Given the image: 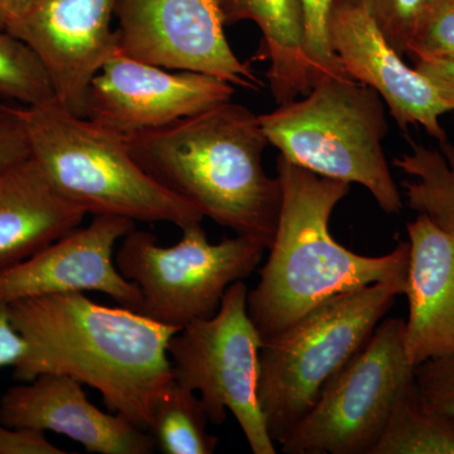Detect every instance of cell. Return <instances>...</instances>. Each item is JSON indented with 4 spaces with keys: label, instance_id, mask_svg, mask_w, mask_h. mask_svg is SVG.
I'll return each mask as SVG.
<instances>
[{
    "label": "cell",
    "instance_id": "6da1fadb",
    "mask_svg": "<svg viewBox=\"0 0 454 454\" xmlns=\"http://www.w3.org/2000/svg\"><path fill=\"white\" fill-rule=\"evenodd\" d=\"M27 354L13 367L20 382L62 373L98 391L114 413L149 432L155 403L173 381L168 343L179 330L127 307L103 306L83 293L8 304ZM151 433V432H149Z\"/></svg>",
    "mask_w": 454,
    "mask_h": 454
},
{
    "label": "cell",
    "instance_id": "7a4b0ae2",
    "mask_svg": "<svg viewBox=\"0 0 454 454\" xmlns=\"http://www.w3.org/2000/svg\"><path fill=\"white\" fill-rule=\"evenodd\" d=\"M124 138L134 160L166 190L269 250L282 186L264 168L269 140L252 110L230 100Z\"/></svg>",
    "mask_w": 454,
    "mask_h": 454
},
{
    "label": "cell",
    "instance_id": "3957f363",
    "mask_svg": "<svg viewBox=\"0 0 454 454\" xmlns=\"http://www.w3.org/2000/svg\"><path fill=\"white\" fill-rule=\"evenodd\" d=\"M282 207L260 280L247 293V313L262 340L271 339L325 301L389 284L404 294L411 245L382 256H364L334 240L330 220L351 184L321 177L279 155Z\"/></svg>",
    "mask_w": 454,
    "mask_h": 454
},
{
    "label": "cell",
    "instance_id": "277c9868",
    "mask_svg": "<svg viewBox=\"0 0 454 454\" xmlns=\"http://www.w3.org/2000/svg\"><path fill=\"white\" fill-rule=\"evenodd\" d=\"M22 114L32 157L56 190L86 214L181 230L205 219L139 166L121 134L71 113L56 98L22 106Z\"/></svg>",
    "mask_w": 454,
    "mask_h": 454
},
{
    "label": "cell",
    "instance_id": "5b68a950",
    "mask_svg": "<svg viewBox=\"0 0 454 454\" xmlns=\"http://www.w3.org/2000/svg\"><path fill=\"white\" fill-rule=\"evenodd\" d=\"M385 106L369 86L330 74L303 98L259 119L284 160L321 177L360 184L382 211L395 215L404 203L382 145L389 130Z\"/></svg>",
    "mask_w": 454,
    "mask_h": 454
},
{
    "label": "cell",
    "instance_id": "8992f818",
    "mask_svg": "<svg viewBox=\"0 0 454 454\" xmlns=\"http://www.w3.org/2000/svg\"><path fill=\"white\" fill-rule=\"evenodd\" d=\"M402 294L381 283L343 293L262 340L258 400L274 443L309 413L325 382L364 348Z\"/></svg>",
    "mask_w": 454,
    "mask_h": 454
},
{
    "label": "cell",
    "instance_id": "52a82bcc",
    "mask_svg": "<svg viewBox=\"0 0 454 454\" xmlns=\"http://www.w3.org/2000/svg\"><path fill=\"white\" fill-rule=\"evenodd\" d=\"M265 250L239 235L211 244L199 223L182 229L181 240L170 247L158 244L151 232L131 230L114 259L139 288L137 312L182 330L214 316L227 288L252 276Z\"/></svg>",
    "mask_w": 454,
    "mask_h": 454
},
{
    "label": "cell",
    "instance_id": "ba28073f",
    "mask_svg": "<svg viewBox=\"0 0 454 454\" xmlns=\"http://www.w3.org/2000/svg\"><path fill=\"white\" fill-rule=\"evenodd\" d=\"M404 327L402 318L378 325L283 439V453L372 454L397 402L415 381Z\"/></svg>",
    "mask_w": 454,
    "mask_h": 454
},
{
    "label": "cell",
    "instance_id": "9c48e42d",
    "mask_svg": "<svg viewBox=\"0 0 454 454\" xmlns=\"http://www.w3.org/2000/svg\"><path fill=\"white\" fill-rule=\"evenodd\" d=\"M247 288L239 280L227 288L217 312L173 334L168 343L173 379L199 391L210 422L223 424L231 411L250 450L276 454L258 400L262 340L247 313Z\"/></svg>",
    "mask_w": 454,
    "mask_h": 454
},
{
    "label": "cell",
    "instance_id": "30bf717a",
    "mask_svg": "<svg viewBox=\"0 0 454 454\" xmlns=\"http://www.w3.org/2000/svg\"><path fill=\"white\" fill-rule=\"evenodd\" d=\"M118 52L167 70L210 74L232 86H264L225 35L217 0H115Z\"/></svg>",
    "mask_w": 454,
    "mask_h": 454
},
{
    "label": "cell",
    "instance_id": "8fae6325",
    "mask_svg": "<svg viewBox=\"0 0 454 454\" xmlns=\"http://www.w3.org/2000/svg\"><path fill=\"white\" fill-rule=\"evenodd\" d=\"M234 94L231 83L210 74L175 73L116 52L90 82L83 116L129 136L195 115Z\"/></svg>",
    "mask_w": 454,
    "mask_h": 454
},
{
    "label": "cell",
    "instance_id": "7c38bea8",
    "mask_svg": "<svg viewBox=\"0 0 454 454\" xmlns=\"http://www.w3.org/2000/svg\"><path fill=\"white\" fill-rule=\"evenodd\" d=\"M114 11L115 0H33L7 28L37 53L57 100L76 115L85 114L90 82L118 52Z\"/></svg>",
    "mask_w": 454,
    "mask_h": 454
},
{
    "label": "cell",
    "instance_id": "4fadbf2b",
    "mask_svg": "<svg viewBox=\"0 0 454 454\" xmlns=\"http://www.w3.org/2000/svg\"><path fill=\"white\" fill-rule=\"evenodd\" d=\"M328 41L346 74L380 95L400 129L422 127L438 143L448 139L441 118L453 110L426 76L405 64L363 5L334 2Z\"/></svg>",
    "mask_w": 454,
    "mask_h": 454
},
{
    "label": "cell",
    "instance_id": "5bb4252c",
    "mask_svg": "<svg viewBox=\"0 0 454 454\" xmlns=\"http://www.w3.org/2000/svg\"><path fill=\"white\" fill-rule=\"evenodd\" d=\"M136 229V223L118 216H94L86 227L53 241L49 247L0 274V301L66 293L98 292L122 307L137 310L140 291L122 277L114 247Z\"/></svg>",
    "mask_w": 454,
    "mask_h": 454
},
{
    "label": "cell",
    "instance_id": "9a60e30c",
    "mask_svg": "<svg viewBox=\"0 0 454 454\" xmlns=\"http://www.w3.org/2000/svg\"><path fill=\"white\" fill-rule=\"evenodd\" d=\"M82 382L62 373H42L11 387L0 399V424L9 428L55 432L98 454H151L152 433L121 414L91 404Z\"/></svg>",
    "mask_w": 454,
    "mask_h": 454
},
{
    "label": "cell",
    "instance_id": "2e32d148",
    "mask_svg": "<svg viewBox=\"0 0 454 454\" xmlns=\"http://www.w3.org/2000/svg\"><path fill=\"white\" fill-rule=\"evenodd\" d=\"M406 230L411 253L404 343L406 356L417 367L454 354V230L426 214L418 215Z\"/></svg>",
    "mask_w": 454,
    "mask_h": 454
},
{
    "label": "cell",
    "instance_id": "e0dca14e",
    "mask_svg": "<svg viewBox=\"0 0 454 454\" xmlns=\"http://www.w3.org/2000/svg\"><path fill=\"white\" fill-rule=\"evenodd\" d=\"M85 215L32 154L0 170V274L82 226Z\"/></svg>",
    "mask_w": 454,
    "mask_h": 454
},
{
    "label": "cell",
    "instance_id": "ac0fdd59",
    "mask_svg": "<svg viewBox=\"0 0 454 454\" xmlns=\"http://www.w3.org/2000/svg\"><path fill=\"white\" fill-rule=\"evenodd\" d=\"M226 26L252 20L262 40L258 59L269 61L267 76L278 106L309 94L315 74L304 50L300 0H217Z\"/></svg>",
    "mask_w": 454,
    "mask_h": 454
},
{
    "label": "cell",
    "instance_id": "d6986e66",
    "mask_svg": "<svg viewBox=\"0 0 454 454\" xmlns=\"http://www.w3.org/2000/svg\"><path fill=\"white\" fill-rule=\"evenodd\" d=\"M438 145L429 148L411 140V149L394 166L411 177L403 182L409 207L454 230V145L450 139Z\"/></svg>",
    "mask_w": 454,
    "mask_h": 454
},
{
    "label": "cell",
    "instance_id": "ffe728a7",
    "mask_svg": "<svg viewBox=\"0 0 454 454\" xmlns=\"http://www.w3.org/2000/svg\"><path fill=\"white\" fill-rule=\"evenodd\" d=\"M372 454H454V418L424 404L414 381L397 402Z\"/></svg>",
    "mask_w": 454,
    "mask_h": 454
},
{
    "label": "cell",
    "instance_id": "44dd1931",
    "mask_svg": "<svg viewBox=\"0 0 454 454\" xmlns=\"http://www.w3.org/2000/svg\"><path fill=\"white\" fill-rule=\"evenodd\" d=\"M208 422L210 418L195 391L173 379L155 403L149 432L162 453L212 454L220 439L207 432Z\"/></svg>",
    "mask_w": 454,
    "mask_h": 454
},
{
    "label": "cell",
    "instance_id": "7402d4cb",
    "mask_svg": "<svg viewBox=\"0 0 454 454\" xmlns=\"http://www.w3.org/2000/svg\"><path fill=\"white\" fill-rule=\"evenodd\" d=\"M56 98L40 57L22 40L0 29V100L35 106Z\"/></svg>",
    "mask_w": 454,
    "mask_h": 454
},
{
    "label": "cell",
    "instance_id": "603a6c76",
    "mask_svg": "<svg viewBox=\"0 0 454 454\" xmlns=\"http://www.w3.org/2000/svg\"><path fill=\"white\" fill-rule=\"evenodd\" d=\"M366 9L394 50L408 55L409 44L434 0H354Z\"/></svg>",
    "mask_w": 454,
    "mask_h": 454
},
{
    "label": "cell",
    "instance_id": "cb8c5ba5",
    "mask_svg": "<svg viewBox=\"0 0 454 454\" xmlns=\"http://www.w3.org/2000/svg\"><path fill=\"white\" fill-rule=\"evenodd\" d=\"M334 2L300 0L304 20V50L315 74V83L330 74H346L328 41V20Z\"/></svg>",
    "mask_w": 454,
    "mask_h": 454
},
{
    "label": "cell",
    "instance_id": "d4e9b609",
    "mask_svg": "<svg viewBox=\"0 0 454 454\" xmlns=\"http://www.w3.org/2000/svg\"><path fill=\"white\" fill-rule=\"evenodd\" d=\"M415 59H454V0H434L409 44Z\"/></svg>",
    "mask_w": 454,
    "mask_h": 454
},
{
    "label": "cell",
    "instance_id": "484cf974",
    "mask_svg": "<svg viewBox=\"0 0 454 454\" xmlns=\"http://www.w3.org/2000/svg\"><path fill=\"white\" fill-rule=\"evenodd\" d=\"M415 384L424 404L454 418V354L415 367Z\"/></svg>",
    "mask_w": 454,
    "mask_h": 454
},
{
    "label": "cell",
    "instance_id": "4316f807",
    "mask_svg": "<svg viewBox=\"0 0 454 454\" xmlns=\"http://www.w3.org/2000/svg\"><path fill=\"white\" fill-rule=\"evenodd\" d=\"M31 155L22 106L0 103V170Z\"/></svg>",
    "mask_w": 454,
    "mask_h": 454
},
{
    "label": "cell",
    "instance_id": "83f0119b",
    "mask_svg": "<svg viewBox=\"0 0 454 454\" xmlns=\"http://www.w3.org/2000/svg\"><path fill=\"white\" fill-rule=\"evenodd\" d=\"M66 453V450L47 441L42 430L9 428L0 424V454Z\"/></svg>",
    "mask_w": 454,
    "mask_h": 454
},
{
    "label": "cell",
    "instance_id": "f1b7e54d",
    "mask_svg": "<svg viewBox=\"0 0 454 454\" xmlns=\"http://www.w3.org/2000/svg\"><path fill=\"white\" fill-rule=\"evenodd\" d=\"M28 349L26 340L12 322L8 303L0 301V367H14Z\"/></svg>",
    "mask_w": 454,
    "mask_h": 454
},
{
    "label": "cell",
    "instance_id": "f546056e",
    "mask_svg": "<svg viewBox=\"0 0 454 454\" xmlns=\"http://www.w3.org/2000/svg\"><path fill=\"white\" fill-rule=\"evenodd\" d=\"M414 67L434 85L454 112V59H415Z\"/></svg>",
    "mask_w": 454,
    "mask_h": 454
},
{
    "label": "cell",
    "instance_id": "4dcf8cb0",
    "mask_svg": "<svg viewBox=\"0 0 454 454\" xmlns=\"http://www.w3.org/2000/svg\"><path fill=\"white\" fill-rule=\"evenodd\" d=\"M33 0H0V29L7 31L9 26L23 16Z\"/></svg>",
    "mask_w": 454,
    "mask_h": 454
},
{
    "label": "cell",
    "instance_id": "1f68e13d",
    "mask_svg": "<svg viewBox=\"0 0 454 454\" xmlns=\"http://www.w3.org/2000/svg\"><path fill=\"white\" fill-rule=\"evenodd\" d=\"M0 103H5V101H2V100H0Z\"/></svg>",
    "mask_w": 454,
    "mask_h": 454
}]
</instances>
